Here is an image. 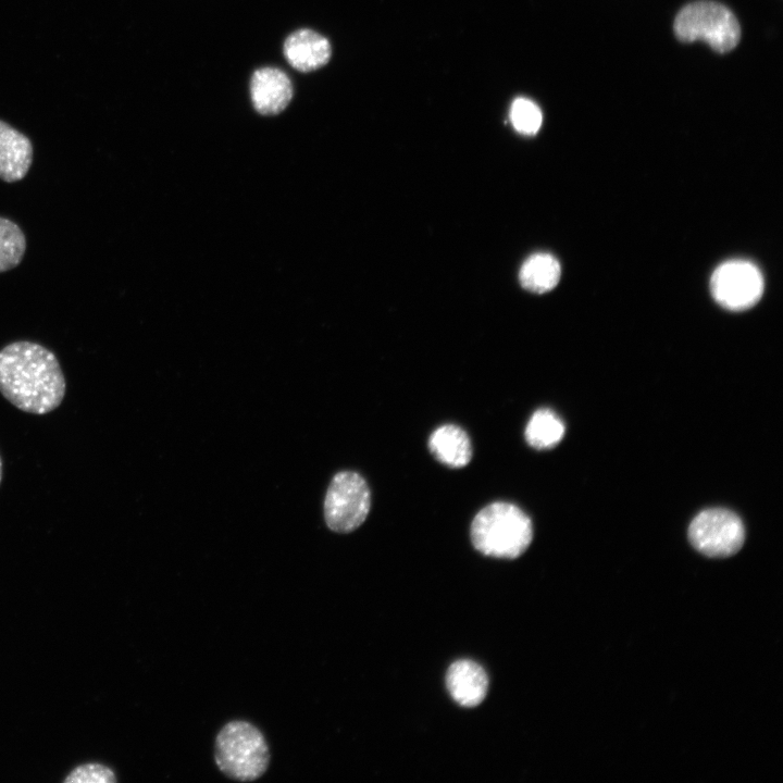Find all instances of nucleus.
<instances>
[{
	"label": "nucleus",
	"mask_w": 783,
	"mask_h": 783,
	"mask_svg": "<svg viewBox=\"0 0 783 783\" xmlns=\"http://www.w3.org/2000/svg\"><path fill=\"white\" fill-rule=\"evenodd\" d=\"M33 162V145L27 136L0 120V179H23Z\"/></svg>",
	"instance_id": "9b49d317"
},
{
	"label": "nucleus",
	"mask_w": 783,
	"mask_h": 783,
	"mask_svg": "<svg viewBox=\"0 0 783 783\" xmlns=\"http://www.w3.org/2000/svg\"><path fill=\"white\" fill-rule=\"evenodd\" d=\"M471 542L481 554L514 559L521 556L533 538L530 517L518 506L496 501L481 509L471 523Z\"/></svg>",
	"instance_id": "f03ea898"
},
{
	"label": "nucleus",
	"mask_w": 783,
	"mask_h": 783,
	"mask_svg": "<svg viewBox=\"0 0 783 783\" xmlns=\"http://www.w3.org/2000/svg\"><path fill=\"white\" fill-rule=\"evenodd\" d=\"M688 538L700 554L724 558L736 554L745 542V527L737 514L723 508L699 512L688 526Z\"/></svg>",
	"instance_id": "423d86ee"
},
{
	"label": "nucleus",
	"mask_w": 783,
	"mask_h": 783,
	"mask_svg": "<svg viewBox=\"0 0 783 783\" xmlns=\"http://www.w3.org/2000/svg\"><path fill=\"white\" fill-rule=\"evenodd\" d=\"M564 430V423L552 410L538 409L526 424L525 440L535 449H550L560 443Z\"/></svg>",
	"instance_id": "4468645a"
},
{
	"label": "nucleus",
	"mask_w": 783,
	"mask_h": 783,
	"mask_svg": "<svg viewBox=\"0 0 783 783\" xmlns=\"http://www.w3.org/2000/svg\"><path fill=\"white\" fill-rule=\"evenodd\" d=\"M1 481H2V458L0 455V484H1Z\"/></svg>",
	"instance_id": "a211bd4d"
},
{
	"label": "nucleus",
	"mask_w": 783,
	"mask_h": 783,
	"mask_svg": "<svg viewBox=\"0 0 783 783\" xmlns=\"http://www.w3.org/2000/svg\"><path fill=\"white\" fill-rule=\"evenodd\" d=\"M446 686L458 705L472 708L485 699L488 678L478 663L472 660H458L448 668Z\"/></svg>",
	"instance_id": "9d476101"
},
{
	"label": "nucleus",
	"mask_w": 783,
	"mask_h": 783,
	"mask_svg": "<svg viewBox=\"0 0 783 783\" xmlns=\"http://www.w3.org/2000/svg\"><path fill=\"white\" fill-rule=\"evenodd\" d=\"M65 393L60 362L48 348L18 340L0 350V394L18 410L47 414L62 403Z\"/></svg>",
	"instance_id": "f257e3e1"
},
{
	"label": "nucleus",
	"mask_w": 783,
	"mask_h": 783,
	"mask_svg": "<svg viewBox=\"0 0 783 783\" xmlns=\"http://www.w3.org/2000/svg\"><path fill=\"white\" fill-rule=\"evenodd\" d=\"M284 57L299 72H312L328 63L332 47L326 37L310 28L293 32L284 41Z\"/></svg>",
	"instance_id": "1a4fd4ad"
},
{
	"label": "nucleus",
	"mask_w": 783,
	"mask_h": 783,
	"mask_svg": "<svg viewBox=\"0 0 783 783\" xmlns=\"http://www.w3.org/2000/svg\"><path fill=\"white\" fill-rule=\"evenodd\" d=\"M371 508V492L359 473L340 471L332 478L324 499V519L336 533H349L366 519Z\"/></svg>",
	"instance_id": "39448f33"
},
{
	"label": "nucleus",
	"mask_w": 783,
	"mask_h": 783,
	"mask_svg": "<svg viewBox=\"0 0 783 783\" xmlns=\"http://www.w3.org/2000/svg\"><path fill=\"white\" fill-rule=\"evenodd\" d=\"M214 761L228 779L252 782L268 770L270 750L262 732L245 720L227 722L214 743Z\"/></svg>",
	"instance_id": "7ed1b4c3"
},
{
	"label": "nucleus",
	"mask_w": 783,
	"mask_h": 783,
	"mask_svg": "<svg viewBox=\"0 0 783 783\" xmlns=\"http://www.w3.org/2000/svg\"><path fill=\"white\" fill-rule=\"evenodd\" d=\"M293 96V83L283 70L264 66L253 72L250 79V97L258 113L278 114L287 108Z\"/></svg>",
	"instance_id": "6e6552de"
},
{
	"label": "nucleus",
	"mask_w": 783,
	"mask_h": 783,
	"mask_svg": "<svg viewBox=\"0 0 783 783\" xmlns=\"http://www.w3.org/2000/svg\"><path fill=\"white\" fill-rule=\"evenodd\" d=\"M65 782H92L113 783L116 782L114 771L101 763L89 762L77 766L65 778Z\"/></svg>",
	"instance_id": "f3484780"
},
{
	"label": "nucleus",
	"mask_w": 783,
	"mask_h": 783,
	"mask_svg": "<svg viewBox=\"0 0 783 783\" xmlns=\"http://www.w3.org/2000/svg\"><path fill=\"white\" fill-rule=\"evenodd\" d=\"M510 120L513 127L521 134L534 135L542 125L540 109L526 98H518L510 109Z\"/></svg>",
	"instance_id": "dca6fc26"
},
{
	"label": "nucleus",
	"mask_w": 783,
	"mask_h": 783,
	"mask_svg": "<svg viewBox=\"0 0 783 783\" xmlns=\"http://www.w3.org/2000/svg\"><path fill=\"white\" fill-rule=\"evenodd\" d=\"M561 268L549 253H535L521 266L519 279L529 291L543 294L551 290L559 282Z\"/></svg>",
	"instance_id": "ddd939ff"
},
{
	"label": "nucleus",
	"mask_w": 783,
	"mask_h": 783,
	"mask_svg": "<svg viewBox=\"0 0 783 783\" xmlns=\"http://www.w3.org/2000/svg\"><path fill=\"white\" fill-rule=\"evenodd\" d=\"M673 30L683 42L703 40L714 51L725 53L741 39V26L731 10L716 1H695L678 13Z\"/></svg>",
	"instance_id": "20e7f679"
},
{
	"label": "nucleus",
	"mask_w": 783,
	"mask_h": 783,
	"mask_svg": "<svg viewBox=\"0 0 783 783\" xmlns=\"http://www.w3.org/2000/svg\"><path fill=\"white\" fill-rule=\"evenodd\" d=\"M427 446L432 455L449 468H463L472 458V446L468 434L455 424L437 427L431 434Z\"/></svg>",
	"instance_id": "f8f14e48"
},
{
	"label": "nucleus",
	"mask_w": 783,
	"mask_h": 783,
	"mask_svg": "<svg viewBox=\"0 0 783 783\" xmlns=\"http://www.w3.org/2000/svg\"><path fill=\"white\" fill-rule=\"evenodd\" d=\"M26 250V238L13 221L0 216V273L17 266Z\"/></svg>",
	"instance_id": "2eb2a0df"
},
{
	"label": "nucleus",
	"mask_w": 783,
	"mask_h": 783,
	"mask_svg": "<svg viewBox=\"0 0 783 783\" xmlns=\"http://www.w3.org/2000/svg\"><path fill=\"white\" fill-rule=\"evenodd\" d=\"M710 290L721 307L731 311H743L761 298L763 277L755 264L744 260H731L714 270Z\"/></svg>",
	"instance_id": "0eeeda50"
}]
</instances>
